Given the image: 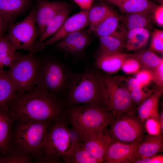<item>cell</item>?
<instances>
[{
    "label": "cell",
    "instance_id": "cell-1",
    "mask_svg": "<svg viewBox=\"0 0 163 163\" xmlns=\"http://www.w3.org/2000/svg\"><path fill=\"white\" fill-rule=\"evenodd\" d=\"M62 98L35 86L32 90L18 94L9 112L13 120L50 123L66 113Z\"/></svg>",
    "mask_w": 163,
    "mask_h": 163
},
{
    "label": "cell",
    "instance_id": "cell-2",
    "mask_svg": "<svg viewBox=\"0 0 163 163\" xmlns=\"http://www.w3.org/2000/svg\"><path fill=\"white\" fill-rule=\"evenodd\" d=\"M62 99L66 107L95 104L107 108L102 75L89 68L80 72L73 73Z\"/></svg>",
    "mask_w": 163,
    "mask_h": 163
},
{
    "label": "cell",
    "instance_id": "cell-3",
    "mask_svg": "<svg viewBox=\"0 0 163 163\" xmlns=\"http://www.w3.org/2000/svg\"><path fill=\"white\" fill-rule=\"evenodd\" d=\"M66 113L80 142L87 136L105 129L115 119L106 107L95 104L68 106Z\"/></svg>",
    "mask_w": 163,
    "mask_h": 163
},
{
    "label": "cell",
    "instance_id": "cell-4",
    "mask_svg": "<svg viewBox=\"0 0 163 163\" xmlns=\"http://www.w3.org/2000/svg\"><path fill=\"white\" fill-rule=\"evenodd\" d=\"M49 124L42 149L43 156L57 162L64 159L80 142L79 136L72 128L65 113Z\"/></svg>",
    "mask_w": 163,
    "mask_h": 163
},
{
    "label": "cell",
    "instance_id": "cell-5",
    "mask_svg": "<svg viewBox=\"0 0 163 163\" xmlns=\"http://www.w3.org/2000/svg\"><path fill=\"white\" fill-rule=\"evenodd\" d=\"M73 73L66 65L60 61L45 58L41 61L35 86L62 98L68 89Z\"/></svg>",
    "mask_w": 163,
    "mask_h": 163
},
{
    "label": "cell",
    "instance_id": "cell-6",
    "mask_svg": "<svg viewBox=\"0 0 163 163\" xmlns=\"http://www.w3.org/2000/svg\"><path fill=\"white\" fill-rule=\"evenodd\" d=\"M41 61L34 53L21 54L9 67L7 73L18 94L28 91L35 86L38 79Z\"/></svg>",
    "mask_w": 163,
    "mask_h": 163
},
{
    "label": "cell",
    "instance_id": "cell-7",
    "mask_svg": "<svg viewBox=\"0 0 163 163\" xmlns=\"http://www.w3.org/2000/svg\"><path fill=\"white\" fill-rule=\"evenodd\" d=\"M50 123L18 122L14 136L17 151L29 156L42 154V147Z\"/></svg>",
    "mask_w": 163,
    "mask_h": 163
},
{
    "label": "cell",
    "instance_id": "cell-8",
    "mask_svg": "<svg viewBox=\"0 0 163 163\" xmlns=\"http://www.w3.org/2000/svg\"><path fill=\"white\" fill-rule=\"evenodd\" d=\"M105 88L107 108L115 119L127 113H135V105L127 86L126 78L123 77L102 75Z\"/></svg>",
    "mask_w": 163,
    "mask_h": 163
},
{
    "label": "cell",
    "instance_id": "cell-9",
    "mask_svg": "<svg viewBox=\"0 0 163 163\" xmlns=\"http://www.w3.org/2000/svg\"><path fill=\"white\" fill-rule=\"evenodd\" d=\"M108 126L107 130L112 142L139 143L145 136L144 122L135 113L123 114L115 119Z\"/></svg>",
    "mask_w": 163,
    "mask_h": 163
},
{
    "label": "cell",
    "instance_id": "cell-10",
    "mask_svg": "<svg viewBox=\"0 0 163 163\" xmlns=\"http://www.w3.org/2000/svg\"><path fill=\"white\" fill-rule=\"evenodd\" d=\"M37 7L36 4L23 20L8 27L9 31L5 37L15 52L19 49L27 50L29 53L36 52L34 44L40 35L35 18Z\"/></svg>",
    "mask_w": 163,
    "mask_h": 163
},
{
    "label": "cell",
    "instance_id": "cell-11",
    "mask_svg": "<svg viewBox=\"0 0 163 163\" xmlns=\"http://www.w3.org/2000/svg\"><path fill=\"white\" fill-rule=\"evenodd\" d=\"M92 40L91 32L83 28L73 32L54 43L59 50L76 58L83 56Z\"/></svg>",
    "mask_w": 163,
    "mask_h": 163
},
{
    "label": "cell",
    "instance_id": "cell-12",
    "mask_svg": "<svg viewBox=\"0 0 163 163\" xmlns=\"http://www.w3.org/2000/svg\"><path fill=\"white\" fill-rule=\"evenodd\" d=\"M88 9L80 12L68 18L58 30L52 37L34 46L36 51L53 44L69 34L88 26L87 14Z\"/></svg>",
    "mask_w": 163,
    "mask_h": 163
},
{
    "label": "cell",
    "instance_id": "cell-13",
    "mask_svg": "<svg viewBox=\"0 0 163 163\" xmlns=\"http://www.w3.org/2000/svg\"><path fill=\"white\" fill-rule=\"evenodd\" d=\"M37 2L35 18L40 36L57 13L62 8L70 4L62 0H37Z\"/></svg>",
    "mask_w": 163,
    "mask_h": 163
},
{
    "label": "cell",
    "instance_id": "cell-14",
    "mask_svg": "<svg viewBox=\"0 0 163 163\" xmlns=\"http://www.w3.org/2000/svg\"><path fill=\"white\" fill-rule=\"evenodd\" d=\"M107 128L83 139L81 145L100 163L104 160L107 148L112 142Z\"/></svg>",
    "mask_w": 163,
    "mask_h": 163
},
{
    "label": "cell",
    "instance_id": "cell-15",
    "mask_svg": "<svg viewBox=\"0 0 163 163\" xmlns=\"http://www.w3.org/2000/svg\"><path fill=\"white\" fill-rule=\"evenodd\" d=\"M138 143L112 142L108 146L103 161L104 163H129Z\"/></svg>",
    "mask_w": 163,
    "mask_h": 163
},
{
    "label": "cell",
    "instance_id": "cell-16",
    "mask_svg": "<svg viewBox=\"0 0 163 163\" xmlns=\"http://www.w3.org/2000/svg\"><path fill=\"white\" fill-rule=\"evenodd\" d=\"M163 150V135L148 134L138 143L133 155L131 163L138 159L151 157L161 152Z\"/></svg>",
    "mask_w": 163,
    "mask_h": 163
},
{
    "label": "cell",
    "instance_id": "cell-17",
    "mask_svg": "<svg viewBox=\"0 0 163 163\" xmlns=\"http://www.w3.org/2000/svg\"><path fill=\"white\" fill-rule=\"evenodd\" d=\"M127 32V30L120 21L119 15L113 11L92 33L98 37L113 36L125 40Z\"/></svg>",
    "mask_w": 163,
    "mask_h": 163
},
{
    "label": "cell",
    "instance_id": "cell-18",
    "mask_svg": "<svg viewBox=\"0 0 163 163\" xmlns=\"http://www.w3.org/2000/svg\"><path fill=\"white\" fill-rule=\"evenodd\" d=\"M31 2V0H0V18L3 19L6 27L13 23Z\"/></svg>",
    "mask_w": 163,
    "mask_h": 163
},
{
    "label": "cell",
    "instance_id": "cell-19",
    "mask_svg": "<svg viewBox=\"0 0 163 163\" xmlns=\"http://www.w3.org/2000/svg\"><path fill=\"white\" fill-rule=\"evenodd\" d=\"M131 56V54L122 52L102 54L96 56L95 65L107 74L114 73L121 69L125 59Z\"/></svg>",
    "mask_w": 163,
    "mask_h": 163
},
{
    "label": "cell",
    "instance_id": "cell-20",
    "mask_svg": "<svg viewBox=\"0 0 163 163\" xmlns=\"http://www.w3.org/2000/svg\"><path fill=\"white\" fill-rule=\"evenodd\" d=\"M163 93V87L158 86L150 96L138 106L137 115L143 122L149 118L158 119V103Z\"/></svg>",
    "mask_w": 163,
    "mask_h": 163
},
{
    "label": "cell",
    "instance_id": "cell-21",
    "mask_svg": "<svg viewBox=\"0 0 163 163\" xmlns=\"http://www.w3.org/2000/svg\"><path fill=\"white\" fill-rule=\"evenodd\" d=\"M13 119L8 111L0 110V155L11 151V137Z\"/></svg>",
    "mask_w": 163,
    "mask_h": 163
},
{
    "label": "cell",
    "instance_id": "cell-22",
    "mask_svg": "<svg viewBox=\"0 0 163 163\" xmlns=\"http://www.w3.org/2000/svg\"><path fill=\"white\" fill-rule=\"evenodd\" d=\"M117 6L125 14L152 13L157 5L149 0H104Z\"/></svg>",
    "mask_w": 163,
    "mask_h": 163
},
{
    "label": "cell",
    "instance_id": "cell-23",
    "mask_svg": "<svg viewBox=\"0 0 163 163\" xmlns=\"http://www.w3.org/2000/svg\"><path fill=\"white\" fill-rule=\"evenodd\" d=\"M18 94L7 72L0 70V110L8 111Z\"/></svg>",
    "mask_w": 163,
    "mask_h": 163
},
{
    "label": "cell",
    "instance_id": "cell-24",
    "mask_svg": "<svg viewBox=\"0 0 163 163\" xmlns=\"http://www.w3.org/2000/svg\"><path fill=\"white\" fill-rule=\"evenodd\" d=\"M152 13L139 12L119 15L120 23L128 30L137 28L150 29L152 27Z\"/></svg>",
    "mask_w": 163,
    "mask_h": 163
},
{
    "label": "cell",
    "instance_id": "cell-25",
    "mask_svg": "<svg viewBox=\"0 0 163 163\" xmlns=\"http://www.w3.org/2000/svg\"><path fill=\"white\" fill-rule=\"evenodd\" d=\"M150 36L149 29L137 28L127 30L125 48L129 51H139L145 46L148 43Z\"/></svg>",
    "mask_w": 163,
    "mask_h": 163
},
{
    "label": "cell",
    "instance_id": "cell-26",
    "mask_svg": "<svg viewBox=\"0 0 163 163\" xmlns=\"http://www.w3.org/2000/svg\"><path fill=\"white\" fill-rule=\"evenodd\" d=\"M72 11V6L70 5L61 9L48 24L42 34L40 36L39 39L35 43L34 46L54 35L68 18Z\"/></svg>",
    "mask_w": 163,
    "mask_h": 163
},
{
    "label": "cell",
    "instance_id": "cell-27",
    "mask_svg": "<svg viewBox=\"0 0 163 163\" xmlns=\"http://www.w3.org/2000/svg\"><path fill=\"white\" fill-rule=\"evenodd\" d=\"M113 11L107 5L102 4L91 6L88 9V29L92 33L97 26Z\"/></svg>",
    "mask_w": 163,
    "mask_h": 163
},
{
    "label": "cell",
    "instance_id": "cell-28",
    "mask_svg": "<svg viewBox=\"0 0 163 163\" xmlns=\"http://www.w3.org/2000/svg\"><path fill=\"white\" fill-rule=\"evenodd\" d=\"M99 38V45L96 56L104 54L122 52L125 48V41L118 37L104 36Z\"/></svg>",
    "mask_w": 163,
    "mask_h": 163
},
{
    "label": "cell",
    "instance_id": "cell-29",
    "mask_svg": "<svg viewBox=\"0 0 163 163\" xmlns=\"http://www.w3.org/2000/svg\"><path fill=\"white\" fill-rule=\"evenodd\" d=\"M131 56L138 61L142 69L150 70L163 61V58L149 50H140Z\"/></svg>",
    "mask_w": 163,
    "mask_h": 163
},
{
    "label": "cell",
    "instance_id": "cell-30",
    "mask_svg": "<svg viewBox=\"0 0 163 163\" xmlns=\"http://www.w3.org/2000/svg\"><path fill=\"white\" fill-rule=\"evenodd\" d=\"M64 162L100 163V162L85 149L79 142L64 159Z\"/></svg>",
    "mask_w": 163,
    "mask_h": 163
},
{
    "label": "cell",
    "instance_id": "cell-31",
    "mask_svg": "<svg viewBox=\"0 0 163 163\" xmlns=\"http://www.w3.org/2000/svg\"><path fill=\"white\" fill-rule=\"evenodd\" d=\"M32 159L29 155L17 151H11L8 154L1 156V163H31Z\"/></svg>",
    "mask_w": 163,
    "mask_h": 163
},
{
    "label": "cell",
    "instance_id": "cell-32",
    "mask_svg": "<svg viewBox=\"0 0 163 163\" xmlns=\"http://www.w3.org/2000/svg\"><path fill=\"white\" fill-rule=\"evenodd\" d=\"M142 88L129 91L132 100L135 106H138L150 96L156 88L152 89Z\"/></svg>",
    "mask_w": 163,
    "mask_h": 163
},
{
    "label": "cell",
    "instance_id": "cell-33",
    "mask_svg": "<svg viewBox=\"0 0 163 163\" xmlns=\"http://www.w3.org/2000/svg\"><path fill=\"white\" fill-rule=\"evenodd\" d=\"M153 52L163 53V31L155 29L152 34L149 49Z\"/></svg>",
    "mask_w": 163,
    "mask_h": 163
},
{
    "label": "cell",
    "instance_id": "cell-34",
    "mask_svg": "<svg viewBox=\"0 0 163 163\" xmlns=\"http://www.w3.org/2000/svg\"><path fill=\"white\" fill-rule=\"evenodd\" d=\"M141 68V66L138 61L131 56L125 59L121 69L126 74H132L136 73Z\"/></svg>",
    "mask_w": 163,
    "mask_h": 163
},
{
    "label": "cell",
    "instance_id": "cell-35",
    "mask_svg": "<svg viewBox=\"0 0 163 163\" xmlns=\"http://www.w3.org/2000/svg\"><path fill=\"white\" fill-rule=\"evenodd\" d=\"M144 126L147 134L158 136L161 133L158 119L153 117L148 118L145 121Z\"/></svg>",
    "mask_w": 163,
    "mask_h": 163
},
{
    "label": "cell",
    "instance_id": "cell-36",
    "mask_svg": "<svg viewBox=\"0 0 163 163\" xmlns=\"http://www.w3.org/2000/svg\"><path fill=\"white\" fill-rule=\"evenodd\" d=\"M21 54L19 52L11 51L0 53V62L2 69L7 66L9 67Z\"/></svg>",
    "mask_w": 163,
    "mask_h": 163
},
{
    "label": "cell",
    "instance_id": "cell-37",
    "mask_svg": "<svg viewBox=\"0 0 163 163\" xmlns=\"http://www.w3.org/2000/svg\"><path fill=\"white\" fill-rule=\"evenodd\" d=\"M135 78L143 88L148 86L152 81L150 70L141 69L136 73Z\"/></svg>",
    "mask_w": 163,
    "mask_h": 163
},
{
    "label": "cell",
    "instance_id": "cell-38",
    "mask_svg": "<svg viewBox=\"0 0 163 163\" xmlns=\"http://www.w3.org/2000/svg\"><path fill=\"white\" fill-rule=\"evenodd\" d=\"M154 82L160 87H163V61L154 68L150 70Z\"/></svg>",
    "mask_w": 163,
    "mask_h": 163
},
{
    "label": "cell",
    "instance_id": "cell-39",
    "mask_svg": "<svg viewBox=\"0 0 163 163\" xmlns=\"http://www.w3.org/2000/svg\"><path fill=\"white\" fill-rule=\"evenodd\" d=\"M152 14L154 20L160 26H163V4L157 5L154 10Z\"/></svg>",
    "mask_w": 163,
    "mask_h": 163
},
{
    "label": "cell",
    "instance_id": "cell-40",
    "mask_svg": "<svg viewBox=\"0 0 163 163\" xmlns=\"http://www.w3.org/2000/svg\"><path fill=\"white\" fill-rule=\"evenodd\" d=\"M14 51L6 38L0 36V53L8 51Z\"/></svg>",
    "mask_w": 163,
    "mask_h": 163
},
{
    "label": "cell",
    "instance_id": "cell-41",
    "mask_svg": "<svg viewBox=\"0 0 163 163\" xmlns=\"http://www.w3.org/2000/svg\"><path fill=\"white\" fill-rule=\"evenodd\" d=\"M126 82L129 91L143 88L135 77H129L126 78Z\"/></svg>",
    "mask_w": 163,
    "mask_h": 163
},
{
    "label": "cell",
    "instance_id": "cell-42",
    "mask_svg": "<svg viewBox=\"0 0 163 163\" xmlns=\"http://www.w3.org/2000/svg\"><path fill=\"white\" fill-rule=\"evenodd\" d=\"M82 10L87 9L92 5L94 0H73Z\"/></svg>",
    "mask_w": 163,
    "mask_h": 163
},
{
    "label": "cell",
    "instance_id": "cell-43",
    "mask_svg": "<svg viewBox=\"0 0 163 163\" xmlns=\"http://www.w3.org/2000/svg\"><path fill=\"white\" fill-rule=\"evenodd\" d=\"M152 163H163L162 154H157L152 156Z\"/></svg>",
    "mask_w": 163,
    "mask_h": 163
},
{
    "label": "cell",
    "instance_id": "cell-44",
    "mask_svg": "<svg viewBox=\"0 0 163 163\" xmlns=\"http://www.w3.org/2000/svg\"><path fill=\"white\" fill-rule=\"evenodd\" d=\"M6 27V25L3 19L0 18V36H2Z\"/></svg>",
    "mask_w": 163,
    "mask_h": 163
},
{
    "label": "cell",
    "instance_id": "cell-45",
    "mask_svg": "<svg viewBox=\"0 0 163 163\" xmlns=\"http://www.w3.org/2000/svg\"><path fill=\"white\" fill-rule=\"evenodd\" d=\"M159 121L160 123L161 133L163 134V111H161L159 114Z\"/></svg>",
    "mask_w": 163,
    "mask_h": 163
},
{
    "label": "cell",
    "instance_id": "cell-46",
    "mask_svg": "<svg viewBox=\"0 0 163 163\" xmlns=\"http://www.w3.org/2000/svg\"><path fill=\"white\" fill-rule=\"evenodd\" d=\"M1 156L0 155V163H1Z\"/></svg>",
    "mask_w": 163,
    "mask_h": 163
}]
</instances>
